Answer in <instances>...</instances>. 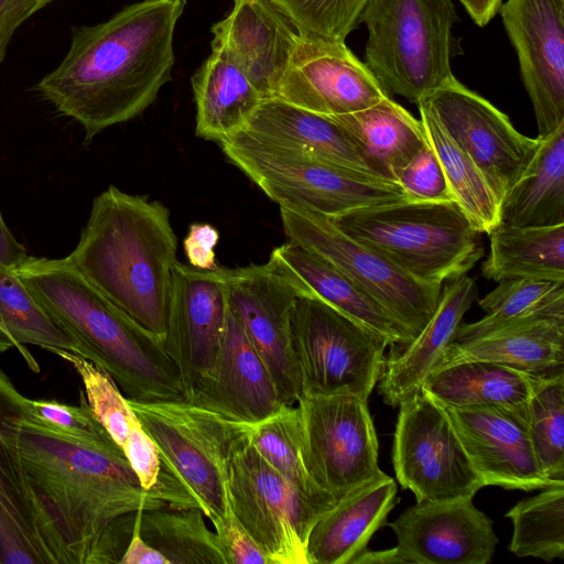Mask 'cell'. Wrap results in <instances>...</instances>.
<instances>
[{
	"label": "cell",
	"mask_w": 564,
	"mask_h": 564,
	"mask_svg": "<svg viewBox=\"0 0 564 564\" xmlns=\"http://www.w3.org/2000/svg\"><path fill=\"white\" fill-rule=\"evenodd\" d=\"M421 101L474 160L500 204L541 140L520 133L506 113L455 76Z\"/></svg>",
	"instance_id": "14"
},
{
	"label": "cell",
	"mask_w": 564,
	"mask_h": 564,
	"mask_svg": "<svg viewBox=\"0 0 564 564\" xmlns=\"http://www.w3.org/2000/svg\"><path fill=\"white\" fill-rule=\"evenodd\" d=\"M218 230L209 224H192L183 241L184 252L194 268L200 270H215V247L218 242Z\"/></svg>",
	"instance_id": "45"
},
{
	"label": "cell",
	"mask_w": 564,
	"mask_h": 564,
	"mask_svg": "<svg viewBox=\"0 0 564 564\" xmlns=\"http://www.w3.org/2000/svg\"><path fill=\"white\" fill-rule=\"evenodd\" d=\"M37 303L106 371L126 398L185 400L164 345L93 286L66 259L29 256L13 269Z\"/></svg>",
	"instance_id": "4"
},
{
	"label": "cell",
	"mask_w": 564,
	"mask_h": 564,
	"mask_svg": "<svg viewBox=\"0 0 564 564\" xmlns=\"http://www.w3.org/2000/svg\"><path fill=\"white\" fill-rule=\"evenodd\" d=\"M408 200H454L440 160L429 142L402 169L395 178Z\"/></svg>",
	"instance_id": "42"
},
{
	"label": "cell",
	"mask_w": 564,
	"mask_h": 564,
	"mask_svg": "<svg viewBox=\"0 0 564 564\" xmlns=\"http://www.w3.org/2000/svg\"><path fill=\"white\" fill-rule=\"evenodd\" d=\"M226 271L231 311L264 361L282 403L295 405L303 392L291 330L299 290L268 262Z\"/></svg>",
	"instance_id": "16"
},
{
	"label": "cell",
	"mask_w": 564,
	"mask_h": 564,
	"mask_svg": "<svg viewBox=\"0 0 564 564\" xmlns=\"http://www.w3.org/2000/svg\"><path fill=\"white\" fill-rule=\"evenodd\" d=\"M399 408L392 464L416 502L473 498L486 487L442 404L420 388Z\"/></svg>",
	"instance_id": "12"
},
{
	"label": "cell",
	"mask_w": 564,
	"mask_h": 564,
	"mask_svg": "<svg viewBox=\"0 0 564 564\" xmlns=\"http://www.w3.org/2000/svg\"><path fill=\"white\" fill-rule=\"evenodd\" d=\"M275 97L332 117L362 110L390 96L346 42L304 32Z\"/></svg>",
	"instance_id": "19"
},
{
	"label": "cell",
	"mask_w": 564,
	"mask_h": 564,
	"mask_svg": "<svg viewBox=\"0 0 564 564\" xmlns=\"http://www.w3.org/2000/svg\"><path fill=\"white\" fill-rule=\"evenodd\" d=\"M187 401L246 423L261 421L283 405L264 361L230 306L213 367Z\"/></svg>",
	"instance_id": "23"
},
{
	"label": "cell",
	"mask_w": 564,
	"mask_h": 564,
	"mask_svg": "<svg viewBox=\"0 0 564 564\" xmlns=\"http://www.w3.org/2000/svg\"><path fill=\"white\" fill-rule=\"evenodd\" d=\"M305 32L346 42L369 0H273Z\"/></svg>",
	"instance_id": "41"
},
{
	"label": "cell",
	"mask_w": 564,
	"mask_h": 564,
	"mask_svg": "<svg viewBox=\"0 0 564 564\" xmlns=\"http://www.w3.org/2000/svg\"><path fill=\"white\" fill-rule=\"evenodd\" d=\"M268 264L286 278L300 294L322 300L386 337L390 345H403L414 338L373 296L313 251L289 240L272 250Z\"/></svg>",
	"instance_id": "25"
},
{
	"label": "cell",
	"mask_w": 564,
	"mask_h": 564,
	"mask_svg": "<svg viewBox=\"0 0 564 564\" xmlns=\"http://www.w3.org/2000/svg\"><path fill=\"white\" fill-rule=\"evenodd\" d=\"M31 404L40 416L72 433L87 434L102 426L91 411L83 391H80L79 405L46 400H31Z\"/></svg>",
	"instance_id": "44"
},
{
	"label": "cell",
	"mask_w": 564,
	"mask_h": 564,
	"mask_svg": "<svg viewBox=\"0 0 564 564\" xmlns=\"http://www.w3.org/2000/svg\"><path fill=\"white\" fill-rule=\"evenodd\" d=\"M219 144L227 159L278 205L334 218L354 209L408 199L395 182L271 144L243 130Z\"/></svg>",
	"instance_id": "7"
},
{
	"label": "cell",
	"mask_w": 564,
	"mask_h": 564,
	"mask_svg": "<svg viewBox=\"0 0 564 564\" xmlns=\"http://www.w3.org/2000/svg\"><path fill=\"white\" fill-rule=\"evenodd\" d=\"M228 308L226 268L200 270L176 261L163 345L178 370L185 400L213 367Z\"/></svg>",
	"instance_id": "17"
},
{
	"label": "cell",
	"mask_w": 564,
	"mask_h": 564,
	"mask_svg": "<svg viewBox=\"0 0 564 564\" xmlns=\"http://www.w3.org/2000/svg\"><path fill=\"white\" fill-rule=\"evenodd\" d=\"M243 131L271 144L387 180L341 127L280 98L263 99Z\"/></svg>",
	"instance_id": "26"
},
{
	"label": "cell",
	"mask_w": 564,
	"mask_h": 564,
	"mask_svg": "<svg viewBox=\"0 0 564 564\" xmlns=\"http://www.w3.org/2000/svg\"><path fill=\"white\" fill-rule=\"evenodd\" d=\"M327 118L341 127L360 152L392 182L427 143L420 119L392 97L359 111Z\"/></svg>",
	"instance_id": "30"
},
{
	"label": "cell",
	"mask_w": 564,
	"mask_h": 564,
	"mask_svg": "<svg viewBox=\"0 0 564 564\" xmlns=\"http://www.w3.org/2000/svg\"><path fill=\"white\" fill-rule=\"evenodd\" d=\"M28 399L0 368V564H70L23 469L14 422Z\"/></svg>",
	"instance_id": "15"
},
{
	"label": "cell",
	"mask_w": 564,
	"mask_h": 564,
	"mask_svg": "<svg viewBox=\"0 0 564 564\" xmlns=\"http://www.w3.org/2000/svg\"><path fill=\"white\" fill-rule=\"evenodd\" d=\"M229 564H269L265 555L234 514L230 505L225 514L213 522Z\"/></svg>",
	"instance_id": "43"
},
{
	"label": "cell",
	"mask_w": 564,
	"mask_h": 564,
	"mask_svg": "<svg viewBox=\"0 0 564 564\" xmlns=\"http://www.w3.org/2000/svg\"><path fill=\"white\" fill-rule=\"evenodd\" d=\"M242 424L258 453L303 496L325 511L337 503L307 469L297 406L283 404L261 421Z\"/></svg>",
	"instance_id": "37"
},
{
	"label": "cell",
	"mask_w": 564,
	"mask_h": 564,
	"mask_svg": "<svg viewBox=\"0 0 564 564\" xmlns=\"http://www.w3.org/2000/svg\"><path fill=\"white\" fill-rule=\"evenodd\" d=\"M162 460L210 522L229 508V465L245 434L242 422L187 400L127 398Z\"/></svg>",
	"instance_id": "8"
},
{
	"label": "cell",
	"mask_w": 564,
	"mask_h": 564,
	"mask_svg": "<svg viewBox=\"0 0 564 564\" xmlns=\"http://www.w3.org/2000/svg\"><path fill=\"white\" fill-rule=\"evenodd\" d=\"M459 1H460V3H463L464 0H459Z\"/></svg>",
	"instance_id": "51"
},
{
	"label": "cell",
	"mask_w": 564,
	"mask_h": 564,
	"mask_svg": "<svg viewBox=\"0 0 564 564\" xmlns=\"http://www.w3.org/2000/svg\"><path fill=\"white\" fill-rule=\"evenodd\" d=\"M539 376L486 360H466L434 369L421 388L443 406L521 404L530 400Z\"/></svg>",
	"instance_id": "31"
},
{
	"label": "cell",
	"mask_w": 564,
	"mask_h": 564,
	"mask_svg": "<svg viewBox=\"0 0 564 564\" xmlns=\"http://www.w3.org/2000/svg\"><path fill=\"white\" fill-rule=\"evenodd\" d=\"M502 0H464L463 7L480 28L486 26L498 14Z\"/></svg>",
	"instance_id": "49"
},
{
	"label": "cell",
	"mask_w": 564,
	"mask_h": 564,
	"mask_svg": "<svg viewBox=\"0 0 564 564\" xmlns=\"http://www.w3.org/2000/svg\"><path fill=\"white\" fill-rule=\"evenodd\" d=\"M528 402L475 408L444 406L486 486L531 491L560 484L544 475L535 457L529 434Z\"/></svg>",
	"instance_id": "20"
},
{
	"label": "cell",
	"mask_w": 564,
	"mask_h": 564,
	"mask_svg": "<svg viewBox=\"0 0 564 564\" xmlns=\"http://www.w3.org/2000/svg\"><path fill=\"white\" fill-rule=\"evenodd\" d=\"M228 500L269 564H308V536L326 511L267 463L246 431L230 460Z\"/></svg>",
	"instance_id": "10"
},
{
	"label": "cell",
	"mask_w": 564,
	"mask_h": 564,
	"mask_svg": "<svg viewBox=\"0 0 564 564\" xmlns=\"http://www.w3.org/2000/svg\"><path fill=\"white\" fill-rule=\"evenodd\" d=\"M426 140L435 151L455 203L471 226L489 234L500 221V204L474 160L451 138L431 110L416 104Z\"/></svg>",
	"instance_id": "35"
},
{
	"label": "cell",
	"mask_w": 564,
	"mask_h": 564,
	"mask_svg": "<svg viewBox=\"0 0 564 564\" xmlns=\"http://www.w3.org/2000/svg\"><path fill=\"white\" fill-rule=\"evenodd\" d=\"M529 434L544 475L564 482V372L539 376L528 402Z\"/></svg>",
	"instance_id": "40"
},
{
	"label": "cell",
	"mask_w": 564,
	"mask_h": 564,
	"mask_svg": "<svg viewBox=\"0 0 564 564\" xmlns=\"http://www.w3.org/2000/svg\"><path fill=\"white\" fill-rule=\"evenodd\" d=\"M478 297L476 281L466 274L446 281L437 307L424 328L409 343L390 345L379 379V393L390 406L415 393L425 378L437 368L454 341L465 313Z\"/></svg>",
	"instance_id": "24"
},
{
	"label": "cell",
	"mask_w": 564,
	"mask_h": 564,
	"mask_svg": "<svg viewBox=\"0 0 564 564\" xmlns=\"http://www.w3.org/2000/svg\"><path fill=\"white\" fill-rule=\"evenodd\" d=\"M367 402L352 394H302L296 402L307 469L337 501L384 474Z\"/></svg>",
	"instance_id": "13"
},
{
	"label": "cell",
	"mask_w": 564,
	"mask_h": 564,
	"mask_svg": "<svg viewBox=\"0 0 564 564\" xmlns=\"http://www.w3.org/2000/svg\"><path fill=\"white\" fill-rule=\"evenodd\" d=\"M345 234L412 278L443 286L484 256L480 232L453 202L402 200L332 218Z\"/></svg>",
	"instance_id": "5"
},
{
	"label": "cell",
	"mask_w": 564,
	"mask_h": 564,
	"mask_svg": "<svg viewBox=\"0 0 564 564\" xmlns=\"http://www.w3.org/2000/svg\"><path fill=\"white\" fill-rule=\"evenodd\" d=\"M531 162L500 202V221L519 227L564 224V124L540 139Z\"/></svg>",
	"instance_id": "32"
},
{
	"label": "cell",
	"mask_w": 564,
	"mask_h": 564,
	"mask_svg": "<svg viewBox=\"0 0 564 564\" xmlns=\"http://www.w3.org/2000/svg\"><path fill=\"white\" fill-rule=\"evenodd\" d=\"M302 394H352L368 401L390 341L322 300L300 294L291 316Z\"/></svg>",
	"instance_id": "9"
},
{
	"label": "cell",
	"mask_w": 564,
	"mask_h": 564,
	"mask_svg": "<svg viewBox=\"0 0 564 564\" xmlns=\"http://www.w3.org/2000/svg\"><path fill=\"white\" fill-rule=\"evenodd\" d=\"M23 469L70 564H95L98 547L122 516L167 506L142 488L104 426L65 431L40 416L31 399L15 416Z\"/></svg>",
	"instance_id": "2"
},
{
	"label": "cell",
	"mask_w": 564,
	"mask_h": 564,
	"mask_svg": "<svg viewBox=\"0 0 564 564\" xmlns=\"http://www.w3.org/2000/svg\"><path fill=\"white\" fill-rule=\"evenodd\" d=\"M26 344L80 356L77 343L37 303L14 270L0 267V354Z\"/></svg>",
	"instance_id": "38"
},
{
	"label": "cell",
	"mask_w": 564,
	"mask_h": 564,
	"mask_svg": "<svg viewBox=\"0 0 564 564\" xmlns=\"http://www.w3.org/2000/svg\"><path fill=\"white\" fill-rule=\"evenodd\" d=\"M139 531L169 564H229L219 536L207 528L197 508L142 510Z\"/></svg>",
	"instance_id": "36"
},
{
	"label": "cell",
	"mask_w": 564,
	"mask_h": 564,
	"mask_svg": "<svg viewBox=\"0 0 564 564\" xmlns=\"http://www.w3.org/2000/svg\"><path fill=\"white\" fill-rule=\"evenodd\" d=\"M513 525L509 551L546 563L564 557V482L520 500L507 513Z\"/></svg>",
	"instance_id": "39"
},
{
	"label": "cell",
	"mask_w": 564,
	"mask_h": 564,
	"mask_svg": "<svg viewBox=\"0 0 564 564\" xmlns=\"http://www.w3.org/2000/svg\"><path fill=\"white\" fill-rule=\"evenodd\" d=\"M397 491L395 481L383 474L338 500L310 533L308 564H351L373 533L387 524Z\"/></svg>",
	"instance_id": "27"
},
{
	"label": "cell",
	"mask_w": 564,
	"mask_h": 564,
	"mask_svg": "<svg viewBox=\"0 0 564 564\" xmlns=\"http://www.w3.org/2000/svg\"><path fill=\"white\" fill-rule=\"evenodd\" d=\"M186 0H141L107 21L77 29L69 48L36 88L58 112L85 130L133 119L172 79L174 32Z\"/></svg>",
	"instance_id": "1"
},
{
	"label": "cell",
	"mask_w": 564,
	"mask_h": 564,
	"mask_svg": "<svg viewBox=\"0 0 564 564\" xmlns=\"http://www.w3.org/2000/svg\"><path fill=\"white\" fill-rule=\"evenodd\" d=\"M498 13L544 139L564 124V0H505Z\"/></svg>",
	"instance_id": "18"
},
{
	"label": "cell",
	"mask_w": 564,
	"mask_h": 564,
	"mask_svg": "<svg viewBox=\"0 0 564 564\" xmlns=\"http://www.w3.org/2000/svg\"><path fill=\"white\" fill-rule=\"evenodd\" d=\"M28 257L26 249L14 238L0 212V267L15 269Z\"/></svg>",
	"instance_id": "48"
},
{
	"label": "cell",
	"mask_w": 564,
	"mask_h": 564,
	"mask_svg": "<svg viewBox=\"0 0 564 564\" xmlns=\"http://www.w3.org/2000/svg\"><path fill=\"white\" fill-rule=\"evenodd\" d=\"M488 236L489 254L481 265L487 280L564 282V224L519 227L500 223Z\"/></svg>",
	"instance_id": "33"
},
{
	"label": "cell",
	"mask_w": 564,
	"mask_h": 564,
	"mask_svg": "<svg viewBox=\"0 0 564 564\" xmlns=\"http://www.w3.org/2000/svg\"><path fill=\"white\" fill-rule=\"evenodd\" d=\"M405 560L397 546L382 551H368L360 553L351 564H405Z\"/></svg>",
	"instance_id": "50"
},
{
	"label": "cell",
	"mask_w": 564,
	"mask_h": 564,
	"mask_svg": "<svg viewBox=\"0 0 564 564\" xmlns=\"http://www.w3.org/2000/svg\"><path fill=\"white\" fill-rule=\"evenodd\" d=\"M478 300L486 315L458 326L454 341L481 338L517 324L564 316V282L506 279Z\"/></svg>",
	"instance_id": "34"
},
{
	"label": "cell",
	"mask_w": 564,
	"mask_h": 564,
	"mask_svg": "<svg viewBox=\"0 0 564 564\" xmlns=\"http://www.w3.org/2000/svg\"><path fill=\"white\" fill-rule=\"evenodd\" d=\"M289 240L321 256L344 272L415 337L434 314L442 286L423 283L361 245L324 214L279 205Z\"/></svg>",
	"instance_id": "11"
},
{
	"label": "cell",
	"mask_w": 564,
	"mask_h": 564,
	"mask_svg": "<svg viewBox=\"0 0 564 564\" xmlns=\"http://www.w3.org/2000/svg\"><path fill=\"white\" fill-rule=\"evenodd\" d=\"M195 133L223 142L245 129L263 100L243 72L218 47L192 76Z\"/></svg>",
	"instance_id": "29"
},
{
	"label": "cell",
	"mask_w": 564,
	"mask_h": 564,
	"mask_svg": "<svg viewBox=\"0 0 564 564\" xmlns=\"http://www.w3.org/2000/svg\"><path fill=\"white\" fill-rule=\"evenodd\" d=\"M212 33V46L220 48L267 99L276 96L304 31L273 0H234Z\"/></svg>",
	"instance_id": "22"
},
{
	"label": "cell",
	"mask_w": 564,
	"mask_h": 564,
	"mask_svg": "<svg viewBox=\"0 0 564 564\" xmlns=\"http://www.w3.org/2000/svg\"><path fill=\"white\" fill-rule=\"evenodd\" d=\"M466 360L492 361L535 376L562 370L564 316L521 323L468 341H453L437 368Z\"/></svg>",
	"instance_id": "28"
},
{
	"label": "cell",
	"mask_w": 564,
	"mask_h": 564,
	"mask_svg": "<svg viewBox=\"0 0 564 564\" xmlns=\"http://www.w3.org/2000/svg\"><path fill=\"white\" fill-rule=\"evenodd\" d=\"M177 237L159 200L110 185L94 198L66 259L111 303L164 343Z\"/></svg>",
	"instance_id": "3"
},
{
	"label": "cell",
	"mask_w": 564,
	"mask_h": 564,
	"mask_svg": "<svg viewBox=\"0 0 564 564\" xmlns=\"http://www.w3.org/2000/svg\"><path fill=\"white\" fill-rule=\"evenodd\" d=\"M457 21L452 0H369L364 63L390 97L417 104L454 76Z\"/></svg>",
	"instance_id": "6"
},
{
	"label": "cell",
	"mask_w": 564,
	"mask_h": 564,
	"mask_svg": "<svg viewBox=\"0 0 564 564\" xmlns=\"http://www.w3.org/2000/svg\"><path fill=\"white\" fill-rule=\"evenodd\" d=\"M55 0H0V64L15 31Z\"/></svg>",
	"instance_id": "46"
},
{
	"label": "cell",
	"mask_w": 564,
	"mask_h": 564,
	"mask_svg": "<svg viewBox=\"0 0 564 564\" xmlns=\"http://www.w3.org/2000/svg\"><path fill=\"white\" fill-rule=\"evenodd\" d=\"M388 525L412 564H488L498 544L492 520L473 498L416 502Z\"/></svg>",
	"instance_id": "21"
},
{
	"label": "cell",
	"mask_w": 564,
	"mask_h": 564,
	"mask_svg": "<svg viewBox=\"0 0 564 564\" xmlns=\"http://www.w3.org/2000/svg\"><path fill=\"white\" fill-rule=\"evenodd\" d=\"M142 510L138 511L133 534L120 564H169L167 560L140 535L139 520Z\"/></svg>",
	"instance_id": "47"
}]
</instances>
